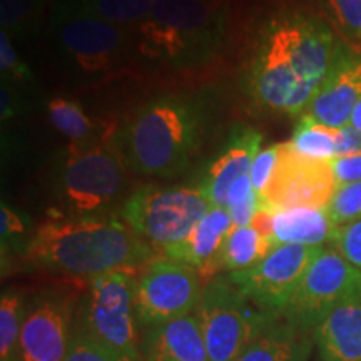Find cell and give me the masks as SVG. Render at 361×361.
I'll return each mask as SVG.
<instances>
[{
    "instance_id": "cell-29",
    "label": "cell",
    "mask_w": 361,
    "mask_h": 361,
    "mask_svg": "<svg viewBox=\"0 0 361 361\" xmlns=\"http://www.w3.org/2000/svg\"><path fill=\"white\" fill-rule=\"evenodd\" d=\"M326 211L333 224L343 226L361 219V183L340 184L328 202Z\"/></svg>"
},
{
    "instance_id": "cell-4",
    "label": "cell",
    "mask_w": 361,
    "mask_h": 361,
    "mask_svg": "<svg viewBox=\"0 0 361 361\" xmlns=\"http://www.w3.org/2000/svg\"><path fill=\"white\" fill-rule=\"evenodd\" d=\"M202 128L204 111L197 101L156 99L130 117L117 147L135 173L173 178L191 164L200 147Z\"/></svg>"
},
{
    "instance_id": "cell-23",
    "label": "cell",
    "mask_w": 361,
    "mask_h": 361,
    "mask_svg": "<svg viewBox=\"0 0 361 361\" xmlns=\"http://www.w3.org/2000/svg\"><path fill=\"white\" fill-rule=\"evenodd\" d=\"M47 117L56 130L72 142L104 141L112 129L97 123L84 111L82 104L74 99L54 97L47 104Z\"/></svg>"
},
{
    "instance_id": "cell-34",
    "label": "cell",
    "mask_w": 361,
    "mask_h": 361,
    "mask_svg": "<svg viewBox=\"0 0 361 361\" xmlns=\"http://www.w3.org/2000/svg\"><path fill=\"white\" fill-rule=\"evenodd\" d=\"M29 229V221L24 214L17 213L6 202H2L0 209V236H2V251L6 252L13 246H20L22 238L27 234Z\"/></svg>"
},
{
    "instance_id": "cell-5",
    "label": "cell",
    "mask_w": 361,
    "mask_h": 361,
    "mask_svg": "<svg viewBox=\"0 0 361 361\" xmlns=\"http://www.w3.org/2000/svg\"><path fill=\"white\" fill-rule=\"evenodd\" d=\"M126 161L104 141L72 142L54 171L56 197L74 216H99L126 189Z\"/></svg>"
},
{
    "instance_id": "cell-36",
    "label": "cell",
    "mask_w": 361,
    "mask_h": 361,
    "mask_svg": "<svg viewBox=\"0 0 361 361\" xmlns=\"http://www.w3.org/2000/svg\"><path fill=\"white\" fill-rule=\"evenodd\" d=\"M331 168L333 173H335L338 186L348 183H361V152L345 157H336V159L331 161Z\"/></svg>"
},
{
    "instance_id": "cell-1",
    "label": "cell",
    "mask_w": 361,
    "mask_h": 361,
    "mask_svg": "<svg viewBox=\"0 0 361 361\" xmlns=\"http://www.w3.org/2000/svg\"><path fill=\"white\" fill-rule=\"evenodd\" d=\"M340 49L323 20L296 12L278 13L259 32L247 90L264 109L303 116Z\"/></svg>"
},
{
    "instance_id": "cell-12",
    "label": "cell",
    "mask_w": 361,
    "mask_h": 361,
    "mask_svg": "<svg viewBox=\"0 0 361 361\" xmlns=\"http://www.w3.org/2000/svg\"><path fill=\"white\" fill-rule=\"evenodd\" d=\"M323 247L303 245L274 246L252 268L228 273L226 276L261 310L281 316L311 261Z\"/></svg>"
},
{
    "instance_id": "cell-3",
    "label": "cell",
    "mask_w": 361,
    "mask_h": 361,
    "mask_svg": "<svg viewBox=\"0 0 361 361\" xmlns=\"http://www.w3.org/2000/svg\"><path fill=\"white\" fill-rule=\"evenodd\" d=\"M228 27V0H154L133 29L139 56L164 69H192L221 49Z\"/></svg>"
},
{
    "instance_id": "cell-18",
    "label": "cell",
    "mask_w": 361,
    "mask_h": 361,
    "mask_svg": "<svg viewBox=\"0 0 361 361\" xmlns=\"http://www.w3.org/2000/svg\"><path fill=\"white\" fill-rule=\"evenodd\" d=\"M313 338L322 361H361V295L329 311Z\"/></svg>"
},
{
    "instance_id": "cell-31",
    "label": "cell",
    "mask_w": 361,
    "mask_h": 361,
    "mask_svg": "<svg viewBox=\"0 0 361 361\" xmlns=\"http://www.w3.org/2000/svg\"><path fill=\"white\" fill-rule=\"evenodd\" d=\"M331 243L343 258L361 271V219L336 226Z\"/></svg>"
},
{
    "instance_id": "cell-32",
    "label": "cell",
    "mask_w": 361,
    "mask_h": 361,
    "mask_svg": "<svg viewBox=\"0 0 361 361\" xmlns=\"http://www.w3.org/2000/svg\"><path fill=\"white\" fill-rule=\"evenodd\" d=\"M324 2L343 32L361 42V0H324Z\"/></svg>"
},
{
    "instance_id": "cell-2",
    "label": "cell",
    "mask_w": 361,
    "mask_h": 361,
    "mask_svg": "<svg viewBox=\"0 0 361 361\" xmlns=\"http://www.w3.org/2000/svg\"><path fill=\"white\" fill-rule=\"evenodd\" d=\"M25 258L39 268L94 279L151 263L152 250L114 218L74 216L40 224L27 243Z\"/></svg>"
},
{
    "instance_id": "cell-21",
    "label": "cell",
    "mask_w": 361,
    "mask_h": 361,
    "mask_svg": "<svg viewBox=\"0 0 361 361\" xmlns=\"http://www.w3.org/2000/svg\"><path fill=\"white\" fill-rule=\"evenodd\" d=\"M336 226L322 207L273 209V245L323 246L331 241Z\"/></svg>"
},
{
    "instance_id": "cell-37",
    "label": "cell",
    "mask_w": 361,
    "mask_h": 361,
    "mask_svg": "<svg viewBox=\"0 0 361 361\" xmlns=\"http://www.w3.org/2000/svg\"><path fill=\"white\" fill-rule=\"evenodd\" d=\"M20 112V94L17 92L16 84L2 79L0 85V117L2 123L11 121Z\"/></svg>"
},
{
    "instance_id": "cell-10",
    "label": "cell",
    "mask_w": 361,
    "mask_h": 361,
    "mask_svg": "<svg viewBox=\"0 0 361 361\" xmlns=\"http://www.w3.org/2000/svg\"><path fill=\"white\" fill-rule=\"evenodd\" d=\"M361 295V271L335 247H323L311 261L300 286L283 311V318L313 333L322 319L343 301Z\"/></svg>"
},
{
    "instance_id": "cell-16",
    "label": "cell",
    "mask_w": 361,
    "mask_h": 361,
    "mask_svg": "<svg viewBox=\"0 0 361 361\" xmlns=\"http://www.w3.org/2000/svg\"><path fill=\"white\" fill-rule=\"evenodd\" d=\"M263 135L247 126L231 130L218 157L211 162L201 183L202 192L213 207H226L228 194L239 178L250 174L252 162L261 151Z\"/></svg>"
},
{
    "instance_id": "cell-26",
    "label": "cell",
    "mask_w": 361,
    "mask_h": 361,
    "mask_svg": "<svg viewBox=\"0 0 361 361\" xmlns=\"http://www.w3.org/2000/svg\"><path fill=\"white\" fill-rule=\"evenodd\" d=\"M154 0H84L79 7L119 27L134 29L146 19Z\"/></svg>"
},
{
    "instance_id": "cell-9",
    "label": "cell",
    "mask_w": 361,
    "mask_h": 361,
    "mask_svg": "<svg viewBox=\"0 0 361 361\" xmlns=\"http://www.w3.org/2000/svg\"><path fill=\"white\" fill-rule=\"evenodd\" d=\"M211 207L200 186H142L126 200L121 214L144 241L164 251L184 241Z\"/></svg>"
},
{
    "instance_id": "cell-15",
    "label": "cell",
    "mask_w": 361,
    "mask_h": 361,
    "mask_svg": "<svg viewBox=\"0 0 361 361\" xmlns=\"http://www.w3.org/2000/svg\"><path fill=\"white\" fill-rule=\"evenodd\" d=\"M361 99V54L340 49L331 69L303 116L329 128L348 126Z\"/></svg>"
},
{
    "instance_id": "cell-28",
    "label": "cell",
    "mask_w": 361,
    "mask_h": 361,
    "mask_svg": "<svg viewBox=\"0 0 361 361\" xmlns=\"http://www.w3.org/2000/svg\"><path fill=\"white\" fill-rule=\"evenodd\" d=\"M261 206V197L252 186L250 174L239 178L228 194L226 209L236 228L250 226Z\"/></svg>"
},
{
    "instance_id": "cell-25",
    "label": "cell",
    "mask_w": 361,
    "mask_h": 361,
    "mask_svg": "<svg viewBox=\"0 0 361 361\" xmlns=\"http://www.w3.org/2000/svg\"><path fill=\"white\" fill-rule=\"evenodd\" d=\"M25 308L22 296L16 291H6L0 301V360L20 361L19 343Z\"/></svg>"
},
{
    "instance_id": "cell-27",
    "label": "cell",
    "mask_w": 361,
    "mask_h": 361,
    "mask_svg": "<svg viewBox=\"0 0 361 361\" xmlns=\"http://www.w3.org/2000/svg\"><path fill=\"white\" fill-rule=\"evenodd\" d=\"M45 0H0V25L11 37L32 32L42 20Z\"/></svg>"
},
{
    "instance_id": "cell-33",
    "label": "cell",
    "mask_w": 361,
    "mask_h": 361,
    "mask_svg": "<svg viewBox=\"0 0 361 361\" xmlns=\"http://www.w3.org/2000/svg\"><path fill=\"white\" fill-rule=\"evenodd\" d=\"M64 361H126L119 356L112 353L107 348L99 345L94 340H90L82 333L75 331L74 336H72L69 351H67V356Z\"/></svg>"
},
{
    "instance_id": "cell-13",
    "label": "cell",
    "mask_w": 361,
    "mask_h": 361,
    "mask_svg": "<svg viewBox=\"0 0 361 361\" xmlns=\"http://www.w3.org/2000/svg\"><path fill=\"white\" fill-rule=\"evenodd\" d=\"M281 152L268 188L261 194L263 204L273 209L322 207L335 194L338 183L331 161H316L301 156L290 141L279 142Z\"/></svg>"
},
{
    "instance_id": "cell-24",
    "label": "cell",
    "mask_w": 361,
    "mask_h": 361,
    "mask_svg": "<svg viewBox=\"0 0 361 361\" xmlns=\"http://www.w3.org/2000/svg\"><path fill=\"white\" fill-rule=\"evenodd\" d=\"M336 128L301 116L290 142L301 156L316 161H333L336 159Z\"/></svg>"
},
{
    "instance_id": "cell-14",
    "label": "cell",
    "mask_w": 361,
    "mask_h": 361,
    "mask_svg": "<svg viewBox=\"0 0 361 361\" xmlns=\"http://www.w3.org/2000/svg\"><path fill=\"white\" fill-rule=\"evenodd\" d=\"M74 329V300L66 293H42L25 308L20 361H64Z\"/></svg>"
},
{
    "instance_id": "cell-40",
    "label": "cell",
    "mask_w": 361,
    "mask_h": 361,
    "mask_svg": "<svg viewBox=\"0 0 361 361\" xmlns=\"http://www.w3.org/2000/svg\"><path fill=\"white\" fill-rule=\"evenodd\" d=\"M67 6H80V4L84 2V0H64Z\"/></svg>"
},
{
    "instance_id": "cell-39",
    "label": "cell",
    "mask_w": 361,
    "mask_h": 361,
    "mask_svg": "<svg viewBox=\"0 0 361 361\" xmlns=\"http://www.w3.org/2000/svg\"><path fill=\"white\" fill-rule=\"evenodd\" d=\"M350 126H351V128H355L361 134V99H360V102L356 104L353 112H351Z\"/></svg>"
},
{
    "instance_id": "cell-30",
    "label": "cell",
    "mask_w": 361,
    "mask_h": 361,
    "mask_svg": "<svg viewBox=\"0 0 361 361\" xmlns=\"http://www.w3.org/2000/svg\"><path fill=\"white\" fill-rule=\"evenodd\" d=\"M0 71L2 79L8 82L20 85L32 80V72L29 66L22 61L17 49L13 47L12 37L7 32H0Z\"/></svg>"
},
{
    "instance_id": "cell-38",
    "label": "cell",
    "mask_w": 361,
    "mask_h": 361,
    "mask_svg": "<svg viewBox=\"0 0 361 361\" xmlns=\"http://www.w3.org/2000/svg\"><path fill=\"white\" fill-rule=\"evenodd\" d=\"M361 152V134L351 126H343L336 133V157Z\"/></svg>"
},
{
    "instance_id": "cell-35",
    "label": "cell",
    "mask_w": 361,
    "mask_h": 361,
    "mask_svg": "<svg viewBox=\"0 0 361 361\" xmlns=\"http://www.w3.org/2000/svg\"><path fill=\"white\" fill-rule=\"evenodd\" d=\"M279 152H281V146H279V144H273V146L259 151L255 162H252L250 178H251L252 186L256 189V192L259 194V197L261 194L264 192V189L268 188L269 180L273 178L274 171H276Z\"/></svg>"
},
{
    "instance_id": "cell-19",
    "label": "cell",
    "mask_w": 361,
    "mask_h": 361,
    "mask_svg": "<svg viewBox=\"0 0 361 361\" xmlns=\"http://www.w3.org/2000/svg\"><path fill=\"white\" fill-rule=\"evenodd\" d=\"M233 228V219L226 207H211L184 241L166 247L162 252L168 259L192 266L201 273L218 256Z\"/></svg>"
},
{
    "instance_id": "cell-17",
    "label": "cell",
    "mask_w": 361,
    "mask_h": 361,
    "mask_svg": "<svg viewBox=\"0 0 361 361\" xmlns=\"http://www.w3.org/2000/svg\"><path fill=\"white\" fill-rule=\"evenodd\" d=\"M141 338L142 361H211L194 314L147 328Z\"/></svg>"
},
{
    "instance_id": "cell-7",
    "label": "cell",
    "mask_w": 361,
    "mask_h": 361,
    "mask_svg": "<svg viewBox=\"0 0 361 361\" xmlns=\"http://www.w3.org/2000/svg\"><path fill=\"white\" fill-rule=\"evenodd\" d=\"M194 316L211 361H236L279 318L252 303L228 276H214L206 283Z\"/></svg>"
},
{
    "instance_id": "cell-11",
    "label": "cell",
    "mask_w": 361,
    "mask_h": 361,
    "mask_svg": "<svg viewBox=\"0 0 361 361\" xmlns=\"http://www.w3.org/2000/svg\"><path fill=\"white\" fill-rule=\"evenodd\" d=\"M201 276L192 266L156 259L135 276L134 305L142 328H154L196 311L201 300Z\"/></svg>"
},
{
    "instance_id": "cell-6",
    "label": "cell",
    "mask_w": 361,
    "mask_h": 361,
    "mask_svg": "<svg viewBox=\"0 0 361 361\" xmlns=\"http://www.w3.org/2000/svg\"><path fill=\"white\" fill-rule=\"evenodd\" d=\"M134 286V271H112L90 279L75 323V331L126 361H142Z\"/></svg>"
},
{
    "instance_id": "cell-20",
    "label": "cell",
    "mask_w": 361,
    "mask_h": 361,
    "mask_svg": "<svg viewBox=\"0 0 361 361\" xmlns=\"http://www.w3.org/2000/svg\"><path fill=\"white\" fill-rule=\"evenodd\" d=\"M313 346V333L305 331L279 316L236 361H308Z\"/></svg>"
},
{
    "instance_id": "cell-8",
    "label": "cell",
    "mask_w": 361,
    "mask_h": 361,
    "mask_svg": "<svg viewBox=\"0 0 361 361\" xmlns=\"http://www.w3.org/2000/svg\"><path fill=\"white\" fill-rule=\"evenodd\" d=\"M61 56L74 74L89 80L112 78L123 69L133 35L79 6L62 8L54 20Z\"/></svg>"
},
{
    "instance_id": "cell-22",
    "label": "cell",
    "mask_w": 361,
    "mask_h": 361,
    "mask_svg": "<svg viewBox=\"0 0 361 361\" xmlns=\"http://www.w3.org/2000/svg\"><path fill=\"white\" fill-rule=\"evenodd\" d=\"M273 245L261 234L255 226H243V228H234L226 238L223 247L218 256L201 271L200 276L211 278L218 276L219 273H236V271H245L258 264L268 252L273 250Z\"/></svg>"
}]
</instances>
